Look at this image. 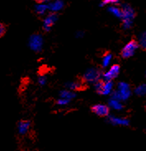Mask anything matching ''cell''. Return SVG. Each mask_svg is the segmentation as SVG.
Wrapping results in <instances>:
<instances>
[{
    "label": "cell",
    "instance_id": "obj_2",
    "mask_svg": "<svg viewBox=\"0 0 146 151\" xmlns=\"http://www.w3.org/2000/svg\"><path fill=\"white\" fill-rule=\"evenodd\" d=\"M113 83L111 80L106 81V80H98L97 83H95V89L97 93L102 94V95H107L111 93L112 89Z\"/></svg>",
    "mask_w": 146,
    "mask_h": 151
},
{
    "label": "cell",
    "instance_id": "obj_12",
    "mask_svg": "<svg viewBox=\"0 0 146 151\" xmlns=\"http://www.w3.org/2000/svg\"><path fill=\"white\" fill-rule=\"evenodd\" d=\"M84 83H85V82L82 79V82H71V83H67L66 86H67L70 90H83L86 88L85 86H84L85 85Z\"/></svg>",
    "mask_w": 146,
    "mask_h": 151
},
{
    "label": "cell",
    "instance_id": "obj_20",
    "mask_svg": "<svg viewBox=\"0 0 146 151\" xmlns=\"http://www.w3.org/2000/svg\"><path fill=\"white\" fill-rule=\"evenodd\" d=\"M75 97V94L72 93L71 91H68V90H64L60 93V98H67V99H71Z\"/></svg>",
    "mask_w": 146,
    "mask_h": 151
},
{
    "label": "cell",
    "instance_id": "obj_13",
    "mask_svg": "<svg viewBox=\"0 0 146 151\" xmlns=\"http://www.w3.org/2000/svg\"><path fill=\"white\" fill-rule=\"evenodd\" d=\"M109 122L114 125H120V126H128L129 125V121L127 119L123 118H117V117H113V116H110L108 119Z\"/></svg>",
    "mask_w": 146,
    "mask_h": 151
},
{
    "label": "cell",
    "instance_id": "obj_3",
    "mask_svg": "<svg viewBox=\"0 0 146 151\" xmlns=\"http://www.w3.org/2000/svg\"><path fill=\"white\" fill-rule=\"evenodd\" d=\"M100 78H101L100 70L93 68L87 70V72L83 74L82 79L86 83H97L98 80H100Z\"/></svg>",
    "mask_w": 146,
    "mask_h": 151
},
{
    "label": "cell",
    "instance_id": "obj_1",
    "mask_svg": "<svg viewBox=\"0 0 146 151\" xmlns=\"http://www.w3.org/2000/svg\"><path fill=\"white\" fill-rule=\"evenodd\" d=\"M122 10V20H123V26L126 29H129L132 25L134 20L135 13L133 8L128 4L123 5Z\"/></svg>",
    "mask_w": 146,
    "mask_h": 151
},
{
    "label": "cell",
    "instance_id": "obj_4",
    "mask_svg": "<svg viewBox=\"0 0 146 151\" xmlns=\"http://www.w3.org/2000/svg\"><path fill=\"white\" fill-rule=\"evenodd\" d=\"M139 46H140L139 42H137L136 41L132 40V41H129V42L124 46V48L122 49V53H121L122 56L123 58L131 57V56L134 54V52L136 51V50L138 49Z\"/></svg>",
    "mask_w": 146,
    "mask_h": 151
},
{
    "label": "cell",
    "instance_id": "obj_9",
    "mask_svg": "<svg viewBox=\"0 0 146 151\" xmlns=\"http://www.w3.org/2000/svg\"><path fill=\"white\" fill-rule=\"evenodd\" d=\"M57 18H58V17H57L55 13H54V12L50 13L48 16L45 17V20L43 22V28H44V30L46 31V32L50 31V27H52L54 23L57 21Z\"/></svg>",
    "mask_w": 146,
    "mask_h": 151
},
{
    "label": "cell",
    "instance_id": "obj_18",
    "mask_svg": "<svg viewBox=\"0 0 146 151\" xmlns=\"http://www.w3.org/2000/svg\"><path fill=\"white\" fill-rule=\"evenodd\" d=\"M49 9L48 5H46L45 4H38L36 6V12L38 13V14H44L45 12V11Z\"/></svg>",
    "mask_w": 146,
    "mask_h": 151
},
{
    "label": "cell",
    "instance_id": "obj_26",
    "mask_svg": "<svg viewBox=\"0 0 146 151\" xmlns=\"http://www.w3.org/2000/svg\"><path fill=\"white\" fill-rule=\"evenodd\" d=\"M145 75H146V72H145Z\"/></svg>",
    "mask_w": 146,
    "mask_h": 151
},
{
    "label": "cell",
    "instance_id": "obj_22",
    "mask_svg": "<svg viewBox=\"0 0 146 151\" xmlns=\"http://www.w3.org/2000/svg\"><path fill=\"white\" fill-rule=\"evenodd\" d=\"M69 102V99L61 98L60 99H59V100L57 101V104H59V105H67Z\"/></svg>",
    "mask_w": 146,
    "mask_h": 151
},
{
    "label": "cell",
    "instance_id": "obj_16",
    "mask_svg": "<svg viewBox=\"0 0 146 151\" xmlns=\"http://www.w3.org/2000/svg\"><path fill=\"white\" fill-rule=\"evenodd\" d=\"M139 45L143 50H146V32H142L139 37Z\"/></svg>",
    "mask_w": 146,
    "mask_h": 151
},
{
    "label": "cell",
    "instance_id": "obj_7",
    "mask_svg": "<svg viewBox=\"0 0 146 151\" xmlns=\"http://www.w3.org/2000/svg\"><path fill=\"white\" fill-rule=\"evenodd\" d=\"M92 111L95 113L99 116H107L109 114V107L106 105H102V104H97V105H94L91 107Z\"/></svg>",
    "mask_w": 146,
    "mask_h": 151
},
{
    "label": "cell",
    "instance_id": "obj_17",
    "mask_svg": "<svg viewBox=\"0 0 146 151\" xmlns=\"http://www.w3.org/2000/svg\"><path fill=\"white\" fill-rule=\"evenodd\" d=\"M134 93L136 95L138 96H145L146 95V84L145 83H143L138 86L135 90H134Z\"/></svg>",
    "mask_w": 146,
    "mask_h": 151
},
{
    "label": "cell",
    "instance_id": "obj_15",
    "mask_svg": "<svg viewBox=\"0 0 146 151\" xmlns=\"http://www.w3.org/2000/svg\"><path fill=\"white\" fill-rule=\"evenodd\" d=\"M109 12L113 14L114 16H116L117 17H120V18H122V10L120 9L117 7H115V6H111L108 8Z\"/></svg>",
    "mask_w": 146,
    "mask_h": 151
},
{
    "label": "cell",
    "instance_id": "obj_23",
    "mask_svg": "<svg viewBox=\"0 0 146 151\" xmlns=\"http://www.w3.org/2000/svg\"><path fill=\"white\" fill-rule=\"evenodd\" d=\"M6 31H7V29H6L5 24L1 23V25H0V36H1V37H4V34L6 33Z\"/></svg>",
    "mask_w": 146,
    "mask_h": 151
},
{
    "label": "cell",
    "instance_id": "obj_14",
    "mask_svg": "<svg viewBox=\"0 0 146 151\" xmlns=\"http://www.w3.org/2000/svg\"><path fill=\"white\" fill-rule=\"evenodd\" d=\"M109 106L115 110H121L123 107L121 104V102H120V100L114 99V98H111L109 101Z\"/></svg>",
    "mask_w": 146,
    "mask_h": 151
},
{
    "label": "cell",
    "instance_id": "obj_19",
    "mask_svg": "<svg viewBox=\"0 0 146 151\" xmlns=\"http://www.w3.org/2000/svg\"><path fill=\"white\" fill-rule=\"evenodd\" d=\"M111 58H112V55L110 53V52H106L104 55V56L102 58V67L105 68L106 66H108L110 64V62L111 60Z\"/></svg>",
    "mask_w": 146,
    "mask_h": 151
},
{
    "label": "cell",
    "instance_id": "obj_21",
    "mask_svg": "<svg viewBox=\"0 0 146 151\" xmlns=\"http://www.w3.org/2000/svg\"><path fill=\"white\" fill-rule=\"evenodd\" d=\"M118 0H103L101 2V6H104V5H107V4H118Z\"/></svg>",
    "mask_w": 146,
    "mask_h": 151
},
{
    "label": "cell",
    "instance_id": "obj_10",
    "mask_svg": "<svg viewBox=\"0 0 146 151\" xmlns=\"http://www.w3.org/2000/svg\"><path fill=\"white\" fill-rule=\"evenodd\" d=\"M30 126H31V122L29 121H26V120L20 121L17 124V130H18L19 134H21V135L27 134V131H29Z\"/></svg>",
    "mask_w": 146,
    "mask_h": 151
},
{
    "label": "cell",
    "instance_id": "obj_8",
    "mask_svg": "<svg viewBox=\"0 0 146 151\" xmlns=\"http://www.w3.org/2000/svg\"><path fill=\"white\" fill-rule=\"evenodd\" d=\"M119 72H120V66L118 65H114L111 67L109 71L106 72L105 74H103V79L106 81L111 80L112 78L117 76L119 74Z\"/></svg>",
    "mask_w": 146,
    "mask_h": 151
},
{
    "label": "cell",
    "instance_id": "obj_25",
    "mask_svg": "<svg viewBox=\"0 0 146 151\" xmlns=\"http://www.w3.org/2000/svg\"><path fill=\"white\" fill-rule=\"evenodd\" d=\"M36 2H37L38 4H45L46 2H48L50 0H35Z\"/></svg>",
    "mask_w": 146,
    "mask_h": 151
},
{
    "label": "cell",
    "instance_id": "obj_6",
    "mask_svg": "<svg viewBox=\"0 0 146 151\" xmlns=\"http://www.w3.org/2000/svg\"><path fill=\"white\" fill-rule=\"evenodd\" d=\"M118 91L122 96V101H126L130 98L131 91L128 83H120L118 84Z\"/></svg>",
    "mask_w": 146,
    "mask_h": 151
},
{
    "label": "cell",
    "instance_id": "obj_24",
    "mask_svg": "<svg viewBox=\"0 0 146 151\" xmlns=\"http://www.w3.org/2000/svg\"><path fill=\"white\" fill-rule=\"evenodd\" d=\"M38 83L41 85H45V83H46V78L45 76H43V75H41L38 78Z\"/></svg>",
    "mask_w": 146,
    "mask_h": 151
},
{
    "label": "cell",
    "instance_id": "obj_5",
    "mask_svg": "<svg viewBox=\"0 0 146 151\" xmlns=\"http://www.w3.org/2000/svg\"><path fill=\"white\" fill-rule=\"evenodd\" d=\"M42 45H43V39L41 35L33 34L31 36L29 39V46L31 49L36 52H40L42 49Z\"/></svg>",
    "mask_w": 146,
    "mask_h": 151
},
{
    "label": "cell",
    "instance_id": "obj_11",
    "mask_svg": "<svg viewBox=\"0 0 146 151\" xmlns=\"http://www.w3.org/2000/svg\"><path fill=\"white\" fill-rule=\"evenodd\" d=\"M48 7L49 10L52 12H58V11H60L64 7V2L62 0H55L49 4Z\"/></svg>",
    "mask_w": 146,
    "mask_h": 151
}]
</instances>
